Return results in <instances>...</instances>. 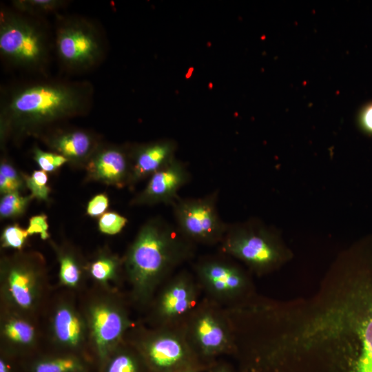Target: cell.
Here are the masks:
<instances>
[{"label":"cell","instance_id":"6da1fadb","mask_svg":"<svg viewBox=\"0 0 372 372\" xmlns=\"http://www.w3.org/2000/svg\"><path fill=\"white\" fill-rule=\"evenodd\" d=\"M92 93L86 83L47 81L14 88L1 102V141L39 136L47 126L85 113Z\"/></svg>","mask_w":372,"mask_h":372},{"label":"cell","instance_id":"7a4b0ae2","mask_svg":"<svg viewBox=\"0 0 372 372\" xmlns=\"http://www.w3.org/2000/svg\"><path fill=\"white\" fill-rule=\"evenodd\" d=\"M196 245L164 218L147 220L124 260L134 298L143 304L149 302L176 269L194 258Z\"/></svg>","mask_w":372,"mask_h":372},{"label":"cell","instance_id":"3957f363","mask_svg":"<svg viewBox=\"0 0 372 372\" xmlns=\"http://www.w3.org/2000/svg\"><path fill=\"white\" fill-rule=\"evenodd\" d=\"M196 355L211 366L221 355L234 350L233 332L225 307L203 296L182 324Z\"/></svg>","mask_w":372,"mask_h":372},{"label":"cell","instance_id":"277c9868","mask_svg":"<svg viewBox=\"0 0 372 372\" xmlns=\"http://www.w3.org/2000/svg\"><path fill=\"white\" fill-rule=\"evenodd\" d=\"M48 47L39 25L19 12L1 9L0 53L5 59L19 67L42 70L49 58Z\"/></svg>","mask_w":372,"mask_h":372},{"label":"cell","instance_id":"5b68a950","mask_svg":"<svg viewBox=\"0 0 372 372\" xmlns=\"http://www.w3.org/2000/svg\"><path fill=\"white\" fill-rule=\"evenodd\" d=\"M139 355L150 372H178L189 369L207 371L190 347L183 325L161 327L138 342Z\"/></svg>","mask_w":372,"mask_h":372},{"label":"cell","instance_id":"8992f818","mask_svg":"<svg viewBox=\"0 0 372 372\" xmlns=\"http://www.w3.org/2000/svg\"><path fill=\"white\" fill-rule=\"evenodd\" d=\"M218 191L199 198L178 196L171 205L180 232L194 244H220L227 230L219 215L217 202Z\"/></svg>","mask_w":372,"mask_h":372},{"label":"cell","instance_id":"52a82bcc","mask_svg":"<svg viewBox=\"0 0 372 372\" xmlns=\"http://www.w3.org/2000/svg\"><path fill=\"white\" fill-rule=\"evenodd\" d=\"M55 49L62 65L72 71L95 66L102 59V36L91 22L81 18L63 19L55 35Z\"/></svg>","mask_w":372,"mask_h":372},{"label":"cell","instance_id":"ba28073f","mask_svg":"<svg viewBox=\"0 0 372 372\" xmlns=\"http://www.w3.org/2000/svg\"><path fill=\"white\" fill-rule=\"evenodd\" d=\"M219 245L221 253L237 258L258 271L271 267L279 258L273 236L258 224L229 225Z\"/></svg>","mask_w":372,"mask_h":372},{"label":"cell","instance_id":"9c48e42d","mask_svg":"<svg viewBox=\"0 0 372 372\" xmlns=\"http://www.w3.org/2000/svg\"><path fill=\"white\" fill-rule=\"evenodd\" d=\"M159 288L153 311L156 327L182 324L203 298L194 272L187 269L174 273Z\"/></svg>","mask_w":372,"mask_h":372},{"label":"cell","instance_id":"30bf717a","mask_svg":"<svg viewBox=\"0 0 372 372\" xmlns=\"http://www.w3.org/2000/svg\"><path fill=\"white\" fill-rule=\"evenodd\" d=\"M227 257L223 253L203 257L193 268L205 296L226 308L237 305L247 285L245 273Z\"/></svg>","mask_w":372,"mask_h":372},{"label":"cell","instance_id":"8fae6325","mask_svg":"<svg viewBox=\"0 0 372 372\" xmlns=\"http://www.w3.org/2000/svg\"><path fill=\"white\" fill-rule=\"evenodd\" d=\"M87 179L122 188L130 185V149L101 143L85 166Z\"/></svg>","mask_w":372,"mask_h":372},{"label":"cell","instance_id":"7c38bea8","mask_svg":"<svg viewBox=\"0 0 372 372\" xmlns=\"http://www.w3.org/2000/svg\"><path fill=\"white\" fill-rule=\"evenodd\" d=\"M191 178L186 165L173 159L149 178L145 188L132 200L133 205H172L179 196L178 191Z\"/></svg>","mask_w":372,"mask_h":372},{"label":"cell","instance_id":"4fadbf2b","mask_svg":"<svg viewBox=\"0 0 372 372\" xmlns=\"http://www.w3.org/2000/svg\"><path fill=\"white\" fill-rule=\"evenodd\" d=\"M39 136L53 152L76 167H85L101 143L91 132L79 129L56 130Z\"/></svg>","mask_w":372,"mask_h":372},{"label":"cell","instance_id":"5bb4252c","mask_svg":"<svg viewBox=\"0 0 372 372\" xmlns=\"http://www.w3.org/2000/svg\"><path fill=\"white\" fill-rule=\"evenodd\" d=\"M174 141L163 139L130 147L131 178L130 186L146 178L175 158Z\"/></svg>","mask_w":372,"mask_h":372},{"label":"cell","instance_id":"9a60e30c","mask_svg":"<svg viewBox=\"0 0 372 372\" xmlns=\"http://www.w3.org/2000/svg\"><path fill=\"white\" fill-rule=\"evenodd\" d=\"M90 322L93 337L101 355L119 342L130 324L121 307L105 304L92 309Z\"/></svg>","mask_w":372,"mask_h":372},{"label":"cell","instance_id":"2e32d148","mask_svg":"<svg viewBox=\"0 0 372 372\" xmlns=\"http://www.w3.org/2000/svg\"><path fill=\"white\" fill-rule=\"evenodd\" d=\"M6 275L13 302L23 309L31 307L36 296L37 269L30 261L16 260L8 263Z\"/></svg>","mask_w":372,"mask_h":372},{"label":"cell","instance_id":"e0dca14e","mask_svg":"<svg viewBox=\"0 0 372 372\" xmlns=\"http://www.w3.org/2000/svg\"><path fill=\"white\" fill-rule=\"evenodd\" d=\"M53 326L56 338L65 344L76 346L81 340L82 323L78 316L70 308L63 307L56 311Z\"/></svg>","mask_w":372,"mask_h":372},{"label":"cell","instance_id":"ac0fdd59","mask_svg":"<svg viewBox=\"0 0 372 372\" xmlns=\"http://www.w3.org/2000/svg\"><path fill=\"white\" fill-rule=\"evenodd\" d=\"M33 198L31 194L23 196L20 192L3 195L0 200L1 218L14 219L21 217Z\"/></svg>","mask_w":372,"mask_h":372},{"label":"cell","instance_id":"d6986e66","mask_svg":"<svg viewBox=\"0 0 372 372\" xmlns=\"http://www.w3.org/2000/svg\"><path fill=\"white\" fill-rule=\"evenodd\" d=\"M14 9L21 13L41 15L56 12L63 7V0H15L12 1Z\"/></svg>","mask_w":372,"mask_h":372},{"label":"cell","instance_id":"ffe728a7","mask_svg":"<svg viewBox=\"0 0 372 372\" xmlns=\"http://www.w3.org/2000/svg\"><path fill=\"white\" fill-rule=\"evenodd\" d=\"M119 265L120 262L116 257L101 255L90 265L89 270L95 280L104 282L116 276Z\"/></svg>","mask_w":372,"mask_h":372},{"label":"cell","instance_id":"44dd1931","mask_svg":"<svg viewBox=\"0 0 372 372\" xmlns=\"http://www.w3.org/2000/svg\"><path fill=\"white\" fill-rule=\"evenodd\" d=\"M360 335L362 351L357 372H372V316L363 323Z\"/></svg>","mask_w":372,"mask_h":372},{"label":"cell","instance_id":"7402d4cb","mask_svg":"<svg viewBox=\"0 0 372 372\" xmlns=\"http://www.w3.org/2000/svg\"><path fill=\"white\" fill-rule=\"evenodd\" d=\"M26 188L28 189L34 198L48 201L50 188L48 185V176L43 170H34L30 175L23 174Z\"/></svg>","mask_w":372,"mask_h":372},{"label":"cell","instance_id":"603a6c76","mask_svg":"<svg viewBox=\"0 0 372 372\" xmlns=\"http://www.w3.org/2000/svg\"><path fill=\"white\" fill-rule=\"evenodd\" d=\"M59 278L61 282L67 286L75 287L81 276L78 262L70 254H62L59 256Z\"/></svg>","mask_w":372,"mask_h":372},{"label":"cell","instance_id":"cb8c5ba5","mask_svg":"<svg viewBox=\"0 0 372 372\" xmlns=\"http://www.w3.org/2000/svg\"><path fill=\"white\" fill-rule=\"evenodd\" d=\"M4 333L9 340L20 344L30 343L34 336L33 327L21 320H11L6 324Z\"/></svg>","mask_w":372,"mask_h":372},{"label":"cell","instance_id":"d4e9b609","mask_svg":"<svg viewBox=\"0 0 372 372\" xmlns=\"http://www.w3.org/2000/svg\"><path fill=\"white\" fill-rule=\"evenodd\" d=\"M140 358L130 351H123L110 362L107 372H142Z\"/></svg>","mask_w":372,"mask_h":372},{"label":"cell","instance_id":"484cf974","mask_svg":"<svg viewBox=\"0 0 372 372\" xmlns=\"http://www.w3.org/2000/svg\"><path fill=\"white\" fill-rule=\"evenodd\" d=\"M32 157L41 170L45 172H54L63 164L68 163L64 156L53 152L43 151L38 147H34Z\"/></svg>","mask_w":372,"mask_h":372},{"label":"cell","instance_id":"4316f807","mask_svg":"<svg viewBox=\"0 0 372 372\" xmlns=\"http://www.w3.org/2000/svg\"><path fill=\"white\" fill-rule=\"evenodd\" d=\"M28 235L27 230L19 224L9 225L3 229L1 234L2 247L21 249Z\"/></svg>","mask_w":372,"mask_h":372},{"label":"cell","instance_id":"83f0119b","mask_svg":"<svg viewBox=\"0 0 372 372\" xmlns=\"http://www.w3.org/2000/svg\"><path fill=\"white\" fill-rule=\"evenodd\" d=\"M81 369L79 363L71 358H61L39 362L35 372H76Z\"/></svg>","mask_w":372,"mask_h":372},{"label":"cell","instance_id":"f1b7e54d","mask_svg":"<svg viewBox=\"0 0 372 372\" xmlns=\"http://www.w3.org/2000/svg\"><path fill=\"white\" fill-rule=\"evenodd\" d=\"M127 222V218L119 214L115 211H106L99 217L98 227L103 234L115 235L123 229Z\"/></svg>","mask_w":372,"mask_h":372},{"label":"cell","instance_id":"f546056e","mask_svg":"<svg viewBox=\"0 0 372 372\" xmlns=\"http://www.w3.org/2000/svg\"><path fill=\"white\" fill-rule=\"evenodd\" d=\"M110 200L107 195L101 193L94 196L88 202L86 214L90 217L101 216L108 208Z\"/></svg>","mask_w":372,"mask_h":372},{"label":"cell","instance_id":"4dcf8cb0","mask_svg":"<svg viewBox=\"0 0 372 372\" xmlns=\"http://www.w3.org/2000/svg\"><path fill=\"white\" fill-rule=\"evenodd\" d=\"M48 228V216L44 214H41L32 216L29 219L26 230L29 235L39 234L41 239L46 240L50 237Z\"/></svg>","mask_w":372,"mask_h":372},{"label":"cell","instance_id":"1f68e13d","mask_svg":"<svg viewBox=\"0 0 372 372\" xmlns=\"http://www.w3.org/2000/svg\"><path fill=\"white\" fill-rule=\"evenodd\" d=\"M0 174L3 175L16 184L21 191L26 188L23 174L19 172L6 159H3L0 164Z\"/></svg>","mask_w":372,"mask_h":372},{"label":"cell","instance_id":"d6a6232c","mask_svg":"<svg viewBox=\"0 0 372 372\" xmlns=\"http://www.w3.org/2000/svg\"><path fill=\"white\" fill-rule=\"evenodd\" d=\"M358 124L364 132L372 135V103H368L360 110Z\"/></svg>","mask_w":372,"mask_h":372},{"label":"cell","instance_id":"836d02e7","mask_svg":"<svg viewBox=\"0 0 372 372\" xmlns=\"http://www.w3.org/2000/svg\"><path fill=\"white\" fill-rule=\"evenodd\" d=\"M205 372H233L230 366L224 361H216Z\"/></svg>","mask_w":372,"mask_h":372},{"label":"cell","instance_id":"e575fe53","mask_svg":"<svg viewBox=\"0 0 372 372\" xmlns=\"http://www.w3.org/2000/svg\"><path fill=\"white\" fill-rule=\"evenodd\" d=\"M0 372H8V367L3 360L0 362Z\"/></svg>","mask_w":372,"mask_h":372},{"label":"cell","instance_id":"d590c367","mask_svg":"<svg viewBox=\"0 0 372 372\" xmlns=\"http://www.w3.org/2000/svg\"><path fill=\"white\" fill-rule=\"evenodd\" d=\"M206 371L201 369H189L183 370L178 372H205Z\"/></svg>","mask_w":372,"mask_h":372}]
</instances>
